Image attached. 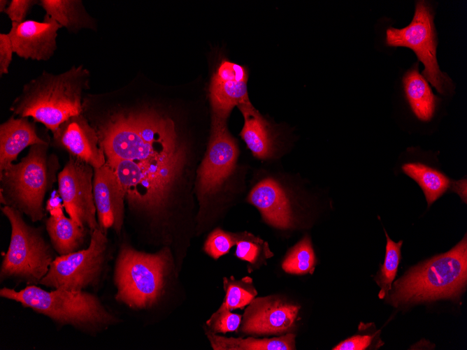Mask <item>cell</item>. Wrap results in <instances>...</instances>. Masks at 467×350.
I'll use <instances>...</instances> for the list:
<instances>
[{"label": "cell", "mask_w": 467, "mask_h": 350, "mask_svg": "<svg viewBox=\"0 0 467 350\" xmlns=\"http://www.w3.org/2000/svg\"><path fill=\"white\" fill-rule=\"evenodd\" d=\"M238 155V147L227 130L226 119L213 115L208 147L197 176V191L201 202L221 189L234 171Z\"/></svg>", "instance_id": "11"}, {"label": "cell", "mask_w": 467, "mask_h": 350, "mask_svg": "<svg viewBox=\"0 0 467 350\" xmlns=\"http://www.w3.org/2000/svg\"><path fill=\"white\" fill-rule=\"evenodd\" d=\"M46 143L26 117H11L0 126V173L13 164L27 147Z\"/></svg>", "instance_id": "18"}, {"label": "cell", "mask_w": 467, "mask_h": 350, "mask_svg": "<svg viewBox=\"0 0 467 350\" xmlns=\"http://www.w3.org/2000/svg\"><path fill=\"white\" fill-rule=\"evenodd\" d=\"M225 298L223 302L230 309H243L248 305L257 294L252 279L245 277L240 280L233 276L223 278Z\"/></svg>", "instance_id": "27"}, {"label": "cell", "mask_w": 467, "mask_h": 350, "mask_svg": "<svg viewBox=\"0 0 467 350\" xmlns=\"http://www.w3.org/2000/svg\"><path fill=\"white\" fill-rule=\"evenodd\" d=\"M242 316L234 314L222 302L219 309L206 321L208 330L213 333H227L238 331Z\"/></svg>", "instance_id": "29"}, {"label": "cell", "mask_w": 467, "mask_h": 350, "mask_svg": "<svg viewBox=\"0 0 467 350\" xmlns=\"http://www.w3.org/2000/svg\"><path fill=\"white\" fill-rule=\"evenodd\" d=\"M467 281V240L449 251L436 256L409 270L395 282L389 302L400 305L439 299H456Z\"/></svg>", "instance_id": "4"}, {"label": "cell", "mask_w": 467, "mask_h": 350, "mask_svg": "<svg viewBox=\"0 0 467 350\" xmlns=\"http://www.w3.org/2000/svg\"><path fill=\"white\" fill-rule=\"evenodd\" d=\"M107 248L106 233L95 229L87 248L55 257L39 284L72 291L97 287L105 272Z\"/></svg>", "instance_id": "8"}, {"label": "cell", "mask_w": 467, "mask_h": 350, "mask_svg": "<svg viewBox=\"0 0 467 350\" xmlns=\"http://www.w3.org/2000/svg\"><path fill=\"white\" fill-rule=\"evenodd\" d=\"M171 268L168 248L146 253L122 245L114 270L115 300L134 309L152 307L164 293Z\"/></svg>", "instance_id": "5"}, {"label": "cell", "mask_w": 467, "mask_h": 350, "mask_svg": "<svg viewBox=\"0 0 467 350\" xmlns=\"http://www.w3.org/2000/svg\"><path fill=\"white\" fill-rule=\"evenodd\" d=\"M244 117L240 136L253 155L260 159L272 157L276 150L275 137L268 122L250 101L238 105Z\"/></svg>", "instance_id": "19"}, {"label": "cell", "mask_w": 467, "mask_h": 350, "mask_svg": "<svg viewBox=\"0 0 467 350\" xmlns=\"http://www.w3.org/2000/svg\"><path fill=\"white\" fill-rule=\"evenodd\" d=\"M93 195L99 229L106 233L108 228L121 231L125 196L113 170L106 163L94 169Z\"/></svg>", "instance_id": "15"}, {"label": "cell", "mask_w": 467, "mask_h": 350, "mask_svg": "<svg viewBox=\"0 0 467 350\" xmlns=\"http://www.w3.org/2000/svg\"><path fill=\"white\" fill-rule=\"evenodd\" d=\"M13 52L12 43L8 34H0V75L8 73Z\"/></svg>", "instance_id": "32"}, {"label": "cell", "mask_w": 467, "mask_h": 350, "mask_svg": "<svg viewBox=\"0 0 467 350\" xmlns=\"http://www.w3.org/2000/svg\"><path fill=\"white\" fill-rule=\"evenodd\" d=\"M45 228L54 249L59 256L80 249L85 237V228L64 214L63 210L50 214Z\"/></svg>", "instance_id": "20"}, {"label": "cell", "mask_w": 467, "mask_h": 350, "mask_svg": "<svg viewBox=\"0 0 467 350\" xmlns=\"http://www.w3.org/2000/svg\"><path fill=\"white\" fill-rule=\"evenodd\" d=\"M36 3L32 0H12L3 12L12 22L21 23L25 21L26 16Z\"/></svg>", "instance_id": "31"}, {"label": "cell", "mask_w": 467, "mask_h": 350, "mask_svg": "<svg viewBox=\"0 0 467 350\" xmlns=\"http://www.w3.org/2000/svg\"><path fill=\"white\" fill-rule=\"evenodd\" d=\"M385 233L387 238L386 254L385 261L375 277L378 285L380 287L378 297L384 298L389 291L391 289V284L396 275L398 267L401 261V248L403 241L394 242L388 235L386 231Z\"/></svg>", "instance_id": "26"}, {"label": "cell", "mask_w": 467, "mask_h": 350, "mask_svg": "<svg viewBox=\"0 0 467 350\" xmlns=\"http://www.w3.org/2000/svg\"><path fill=\"white\" fill-rule=\"evenodd\" d=\"M385 43L388 46L406 47L412 50L424 66L422 75L426 81L442 94L452 90L451 79L440 71L438 64L433 13L426 1L417 2L413 18L407 27L387 29Z\"/></svg>", "instance_id": "9"}, {"label": "cell", "mask_w": 467, "mask_h": 350, "mask_svg": "<svg viewBox=\"0 0 467 350\" xmlns=\"http://www.w3.org/2000/svg\"><path fill=\"white\" fill-rule=\"evenodd\" d=\"M402 170L422 188L428 206L440 197L450 187V180L440 171L420 163H408Z\"/></svg>", "instance_id": "24"}, {"label": "cell", "mask_w": 467, "mask_h": 350, "mask_svg": "<svg viewBox=\"0 0 467 350\" xmlns=\"http://www.w3.org/2000/svg\"><path fill=\"white\" fill-rule=\"evenodd\" d=\"M93 127L106 159L153 163L171 159L182 147L173 122L154 110L115 113Z\"/></svg>", "instance_id": "1"}, {"label": "cell", "mask_w": 467, "mask_h": 350, "mask_svg": "<svg viewBox=\"0 0 467 350\" xmlns=\"http://www.w3.org/2000/svg\"><path fill=\"white\" fill-rule=\"evenodd\" d=\"M403 87L408 103L417 118L429 121L436 110L437 98L426 80L419 73L417 65L403 78Z\"/></svg>", "instance_id": "21"}, {"label": "cell", "mask_w": 467, "mask_h": 350, "mask_svg": "<svg viewBox=\"0 0 467 350\" xmlns=\"http://www.w3.org/2000/svg\"><path fill=\"white\" fill-rule=\"evenodd\" d=\"M89 77L82 65L59 75L44 71L24 85L10 110L33 117L54 133L69 117L83 112L82 92L89 87Z\"/></svg>", "instance_id": "3"}, {"label": "cell", "mask_w": 467, "mask_h": 350, "mask_svg": "<svg viewBox=\"0 0 467 350\" xmlns=\"http://www.w3.org/2000/svg\"><path fill=\"white\" fill-rule=\"evenodd\" d=\"M316 262L310 238L305 236L289 251L282 267L287 273L303 275L312 273Z\"/></svg>", "instance_id": "25"}, {"label": "cell", "mask_w": 467, "mask_h": 350, "mask_svg": "<svg viewBox=\"0 0 467 350\" xmlns=\"http://www.w3.org/2000/svg\"><path fill=\"white\" fill-rule=\"evenodd\" d=\"M0 296L46 316L60 326H69L92 337L120 321L96 296L86 291H46L38 285H27L17 291L4 286L0 290Z\"/></svg>", "instance_id": "2"}, {"label": "cell", "mask_w": 467, "mask_h": 350, "mask_svg": "<svg viewBox=\"0 0 467 350\" xmlns=\"http://www.w3.org/2000/svg\"><path fill=\"white\" fill-rule=\"evenodd\" d=\"M299 308L278 297L254 298L245 309L240 330L254 335L287 333L294 326Z\"/></svg>", "instance_id": "12"}, {"label": "cell", "mask_w": 467, "mask_h": 350, "mask_svg": "<svg viewBox=\"0 0 467 350\" xmlns=\"http://www.w3.org/2000/svg\"><path fill=\"white\" fill-rule=\"evenodd\" d=\"M48 144L31 145L27 155L0 173V202L26 214L34 222L44 217L43 200L49 189Z\"/></svg>", "instance_id": "7"}, {"label": "cell", "mask_w": 467, "mask_h": 350, "mask_svg": "<svg viewBox=\"0 0 467 350\" xmlns=\"http://www.w3.org/2000/svg\"><path fill=\"white\" fill-rule=\"evenodd\" d=\"M269 225L280 229L290 228L294 218L290 201L282 186L268 177L258 182L247 197Z\"/></svg>", "instance_id": "17"}, {"label": "cell", "mask_w": 467, "mask_h": 350, "mask_svg": "<svg viewBox=\"0 0 467 350\" xmlns=\"http://www.w3.org/2000/svg\"><path fill=\"white\" fill-rule=\"evenodd\" d=\"M94 168L72 156L58 175V194L69 217L92 232L99 228L93 195Z\"/></svg>", "instance_id": "10"}, {"label": "cell", "mask_w": 467, "mask_h": 350, "mask_svg": "<svg viewBox=\"0 0 467 350\" xmlns=\"http://www.w3.org/2000/svg\"><path fill=\"white\" fill-rule=\"evenodd\" d=\"M52 133L54 144L66 150L70 156L87 163L94 169L106 163L97 132L83 112L69 117Z\"/></svg>", "instance_id": "13"}, {"label": "cell", "mask_w": 467, "mask_h": 350, "mask_svg": "<svg viewBox=\"0 0 467 350\" xmlns=\"http://www.w3.org/2000/svg\"><path fill=\"white\" fill-rule=\"evenodd\" d=\"M1 211L10 223L11 233L0 266L1 282L12 279L38 285L55 258L51 247L38 228L24 221L20 211L9 205L2 207Z\"/></svg>", "instance_id": "6"}, {"label": "cell", "mask_w": 467, "mask_h": 350, "mask_svg": "<svg viewBox=\"0 0 467 350\" xmlns=\"http://www.w3.org/2000/svg\"><path fill=\"white\" fill-rule=\"evenodd\" d=\"M206 335L214 350H293L296 348L295 336L292 333L270 339H244L220 336L206 329Z\"/></svg>", "instance_id": "22"}, {"label": "cell", "mask_w": 467, "mask_h": 350, "mask_svg": "<svg viewBox=\"0 0 467 350\" xmlns=\"http://www.w3.org/2000/svg\"><path fill=\"white\" fill-rule=\"evenodd\" d=\"M247 81V73L244 66L228 60L221 61L210 86L213 115L227 119L234 106L250 101Z\"/></svg>", "instance_id": "16"}, {"label": "cell", "mask_w": 467, "mask_h": 350, "mask_svg": "<svg viewBox=\"0 0 467 350\" xmlns=\"http://www.w3.org/2000/svg\"><path fill=\"white\" fill-rule=\"evenodd\" d=\"M61 27L47 14L42 22L25 20L21 23L12 22L8 34L13 52L25 59H49L57 49L56 38Z\"/></svg>", "instance_id": "14"}, {"label": "cell", "mask_w": 467, "mask_h": 350, "mask_svg": "<svg viewBox=\"0 0 467 350\" xmlns=\"http://www.w3.org/2000/svg\"><path fill=\"white\" fill-rule=\"evenodd\" d=\"M7 1L1 0L0 1V11L3 12L5 10Z\"/></svg>", "instance_id": "34"}, {"label": "cell", "mask_w": 467, "mask_h": 350, "mask_svg": "<svg viewBox=\"0 0 467 350\" xmlns=\"http://www.w3.org/2000/svg\"><path fill=\"white\" fill-rule=\"evenodd\" d=\"M373 340L371 335H357L350 337L334 347L333 350H364L368 347Z\"/></svg>", "instance_id": "33"}, {"label": "cell", "mask_w": 467, "mask_h": 350, "mask_svg": "<svg viewBox=\"0 0 467 350\" xmlns=\"http://www.w3.org/2000/svg\"><path fill=\"white\" fill-rule=\"evenodd\" d=\"M236 256L254 266L273 255L267 242L247 232L236 233Z\"/></svg>", "instance_id": "28"}, {"label": "cell", "mask_w": 467, "mask_h": 350, "mask_svg": "<svg viewBox=\"0 0 467 350\" xmlns=\"http://www.w3.org/2000/svg\"><path fill=\"white\" fill-rule=\"evenodd\" d=\"M41 5L47 15L71 31L94 29L93 19L85 11L81 1L42 0Z\"/></svg>", "instance_id": "23"}, {"label": "cell", "mask_w": 467, "mask_h": 350, "mask_svg": "<svg viewBox=\"0 0 467 350\" xmlns=\"http://www.w3.org/2000/svg\"><path fill=\"white\" fill-rule=\"evenodd\" d=\"M236 233L216 228L210 233L204 244V251L214 259L227 254L236 245Z\"/></svg>", "instance_id": "30"}]
</instances>
